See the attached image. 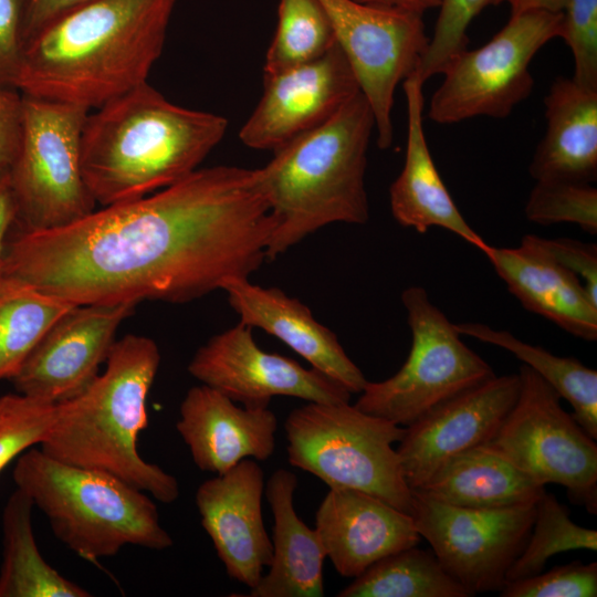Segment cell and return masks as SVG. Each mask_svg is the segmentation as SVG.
<instances>
[{"mask_svg": "<svg viewBox=\"0 0 597 597\" xmlns=\"http://www.w3.org/2000/svg\"><path fill=\"white\" fill-rule=\"evenodd\" d=\"M94 0H25L23 40L27 43L42 29L65 13Z\"/></svg>", "mask_w": 597, "mask_h": 597, "instance_id": "obj_41", "label": "cell"}, {"mask_svg": "<svg viewBox=\"0 0 597 597\" xmlns=\"http://www.w3.org/2000/svg\"><path fill=\"white\" fill-rule=\"evenodd\" d=\"M32 500L17 489L2 513L0 597H90L45 562L32 527Z\"/></svg>", "mask_w": 597, "mask_h": 597, "instance_id": "obj_27", "label": "cell"}, {"mask_svg": "<svg viewBox=\"0 0 597 597\" xmlns=\"http://www.w3.org/2000/svg\"><path fill=\"white\" fill-rule=\"evenodd\" d=\"M423 84L418 70L402 81L407 145L404 167L389 189L392 217L419 233L442 228L484 252L489 244L461 214L431 157L423 129Z\"/></svg>", "mask_w": 597, "mask_h": 597, "instance_id": "obj_22", "label": "cell"}, {"mask_svg": "<svg viewBox=\"0 0 597 597\" xmlns=\"http://www.w3.org/2000/svg\"><path fill=\"white\" fill-rule=\"evenodd\" d=\"M534 242L557 263L576 275L597 303V247L568 238L546 239L532 234Z\"/></svg>", "mask_w": 597, "mask_h": 597, "instance_id": "obj_39", "label": "cell"}, {"mask_svg": "<svg viewBox=\"0 0 597 597\" xmlns=\"http://www.w3.org/2000/svg\"><path fill=\"white\" fill-rule=\"evenodd\" d=\"M535 504L472 509L412 491L411 517L444 569L471 596L500 593L531 534Z\"/></svg>", "mask_w": 597, "mask_h": 597, "instance_id": "obj_13", "label": "cell"}, {"mask_svg": "<svg viewBox=\"0 0 597 597\" xmlns=\"http://www.w3.org/2000/svg\"><path fill=\"white\" fill-rule=\"evenodd\" d=\"M22 94L0 86V169L10 168L19 149Z\"/></svg>", "mask_w": 597, "mask_h": 597, "instance_id": "obj_40", "label": "cell"}, {"mask_svg": "<svg viewBox=\"0 0 597 597\" xmlns=\"http://www.w3.org/2000/svg\"><path fill=\"white\" fill-rule=\"evenodd\" d=\"M563 13L527 11L509 22L484 45L455 54L431 96L428 117L450 125L476 116L507 117L532 93L530 63L552 39L559 38Z\"/></svg>", "mask_w": 597, "mask_h": 597, "instance_id": "obj_10", "label": "cell"}, {"mask_svg": "<svg viewBox=\"0 0 597 597\" xmlns=\"http://www.w3.org/2000/svg\"><path fill=\"white\" fill-rule=\"evenodd\" d=\"M75 304L0 280V380L18 373L50 326Z\"/></svg>", "mask_w": 597, "mask_h": 597, "instance_id": "obj_30", "label": "cell"}, {"mask_svg": "<svg viewBox=\"0 0 597 597\" xmlns=\"http://www.w3.org/2000/svg\"><path fill=\"white\" fill-rule=\"evenodd\" d=\"M274 230L260 168H198L65 227L10 233L0 280L75 305L186 303L249 279Z\"/></svg>", "mask_w": 597, "mask_h": 597, "instance_id": "obj_1", "label": "cell"}, {"mask_svg": "<svg viewBox=\"0 0 597 597\" xmlns=\"http://www.w3.org/2000/svg\"><path fill=\"white\" fill-rule=\"evenodd\" d=\"M222 290L241 323L277 337L323 373L359 394L367 384L359 367L348 357L337 336L318 323L311 310L276 287H262L249 279H232Z\"/></svg>", "mask_w": 597, "mask_h": 597, "instance_id": "obj_21", "label": "cell"}, {"mask_svg": "<svg viewBox=\"0 0 597 597\" xmlns=\"http://www.w3.org/2000/svg\"><path fill=\"white\" fill-rule=\"evenodd\" d=\"M401 302L411 331L409 355L394 376L367 381L354 406L407 427L438 404L495 374L461 341L454 324L423 287H407Z\"/></svg>", "mask_w": 597, "mask_h": 597, "instance_id": "obj_9", "label": "cell"}, {"mask_svg": "<svg viewBox=\"0 0 597 597\" xmlns=\"http://www.w3.org/2000/svg\"><path fill=\"white\" fill-rule=\"evenodd\" d=\"M520 391L489 447L538 483H556L597 514V443L566 412L561 396L532 368L519 369Z\"/></svg>", "mask_w": 597, "mask_h": 597, "instance_id": "obj_11", "label": "cell"}, {"mask_svg": "<svg viewBox=\"0 0 597 597\" xmlns=\"http://www.w3.org/2000/svg\"><path fill=\"white\" fill-rule=\"evenodd\" d=\"M524 212L534 223H575L589 234H596L597 189L586 182L536 181Z\"/></svg>", "mask_w": 597, "mask_h": 597, "instance_id": "obj_33", "label": "cell"}, {"mask_svg": "<svg viewBox=\"0 0 597 597\" xmlns=\"http://www.w3.org/2000/svg\"><path fill=\"white\" fill-rule=\"evenodd\" d=\"M501 597H596L597 563L574 561L534 576L506 583Z\"/></svg>", "mask_w": 597, "mask_h": 597, "instance_id": "obj_37", "label": "cell"}, {"mask_svg": "<svg viewBox=\"0 0 597 597\" xmlns=\"http://www.w3.org/2000/svg\"><path fill=\"white\" fill-rule=\"evenodd\" d=\"M374 128L359 91L328 121L273 150L260 168L275 221L268 260L331 223L368 221L365 172Z\"/></svg>", "mask_w": 597, "mask_h": 597, "instance_id": "obj_5", "label": "cell"}, {"mask_svg": "<svg viewBox=\"0 0 597 597\" xmlns=\"http://www.w3.org/2000/svg\"><path fill=\"white\" fill-rule=\"evenodd\" d=\"M189 374L247 408H269L272 398L307 402H349L350 392L337 381L294 359L261 349L252 327L239 322L199 347Z\"/></svg>", "mask_w": 597, "mask_h": 597, "instance_id": "obj_14", "label": "cell"}, {"mask_svg": "<svg viewBox=\"0 0 597 597\" xmlns=\"http://www.w3.org/2000/svg\"><path fill=\"white\" fill-rule=\"evenodd\" d=\"M483 253L525 310L575 337L597 339V303L579 279L542 250L532 234L524 235L519 247L489 244Z\"/></svg>", "mask_w": 597, "mask_h": 597, "instance_id": "obj_23", "label": "cell"}, {"mask_svg": "<svg viewBox=\"0 0 597 597\" xmlns=\"http://www.w3.org/2000/svg\"><path fill=\"white\" fill-rule=\"evenodd\" d=\"M297 476L277 469L265 484L274 526L272 559L268 572L250 597H322L324 596L323 564L326 558L316 530L308 527L294 509Z\"/></svg>", "mask_w": 597, "mask_h": 597, "instance_id": "obj_25", "label": "cell"}, {"mask_svg": "<svg viewBox=\"0 0 597 597\" xmlns=\"http://www.w3.org/2000/svg\"><path fill=\"white\" fill-rule=\"evenodd\" d=\"M159 363L151 338L128 334L115 341L104 371L81 394L57 404L40 449L64 463L107 472L161 503L176 501L177 479L147 462L137 447L148 426L147 398Z\"/></svg>", "mask_w": 597, "mask_h": 597, "instance_id": "obj_4", "label": "cell"}, {"mask_svg": "<svg viewBox=\"0 0 597 597\" xmlns=\"http://www.w3.org/2000/svg\"><path fill=\"white\" fill-rule=\"evenodd\" d=\"M520 391L517 374L492 376L438 404L411 425L396 449L410 490L449 458L489 442Z\"/></svg>", "mask_w": 597, "mask_h": 597, "instance_id": "obj_17", "label": "cell"}, {"mask_svg": "<svg viewBox=\"0 0 597 597\" xmlns=\"http://www.w3.org/2000/svg\"><path fill=\"white\" fill-rule=\"evenodd\" d=\"M561 36L572 51L573 80L597 88V0H567Z\"/></svg>", "mask_w": 597, "mask_h": 597, "instance_id": "obj_36", "label": "cell"}, {"mask_svg": "<svg viewBox=\"0 0 597 597\" xmlns=\"http://www.w3.org/2000/svg\"><path fill=\"white\" fill-rule=\"evenodd\" d=\"M177 0H94L25 45L18 91L95 109L147 82Z\"/></svg>", "mask_w": 597, "mask_h": 597, "instance_id": "obj_2", "label": "cell"}, {"mask_svg": "<svg viewBox=\"0 0 597 597\" xmlns=\"http://www.w3.org/2000/svg\"><path fill=\"white\" fill-rule=\"evenodd\" d=\"M510 6L511 15L527 11L563 12L567 0H503Z\"/></svg>", "mask_w": 597, "mask_h": 597, "instance_id": "obj_44", "label": "cell"}, {"mask_svg": "<svg viewBox=\"0 0 597 597\" xmlns=\"http://www.w3.org/2000/svg\"><path fill=\"white\" fill-rule=\"evenodd\" d=\"M227 129L226 117L178 106L142 83L87 114L83 178L103 207L145 197L197 170Z\"/></svg>", "mask_w": 597, "mask_h": 597, "instance_id": "obj_3", "label": "cell"}, {"mask_svg": "<svg viewBox=\"0 0 597 597\" xmlns=\"http://www.w3.org/2000/svg\"><path fill=\"white\" fill-rule=\"evenodd\" d=\"M176 429L199 470L222 474L244 459L268 460L275 450L277 419L269 408L239 407L201 384L184 397Z\"/></svg>", "mask_w": 597, "mask_h": 597, "instance_id": "obj_20", "label": "cell"}, {"mask_svg": "<svg viewBox=\"0 0 597 597\" xmlns=\"http://www.w3.org/2000/svg\"><path fill=\"white\" fill-rule=\"evenodd\" d=\"M357 2L388 8L402 10L408 12H413L423 15V13L430 9L438 8L440 0H355Z\"/></svg>", "mask_w": 597, "mask_h": 597, "instance_id": "obj_43", "label": "cell"}, {"mask_svg": "<svg viewBox=\"0 0 597 597\" xmlns=\"http://www.w3.org/2000/svg\"><path fill=\"white\" fill-rule=\"evenodd\" d=\"M90 112L22 94L20 144L9 168L17 208L11 233L59 229L95 210L81 163L82 130Z\"/></svg>", "mask_w": 597, "mask_h": 597, "instance_id": "obj_8", "label": "cell"}, {"mask_svg": "<svg viewBox=\"0 0 597 597\" xmlns=\"http://www.w3.org/2000/svg\"><path fill=\"white\" fill-rule=\"evenodd\" d=\"M503 0H440L433 35L421 59L418 73L423 82L441 74L449 61L468 46V28L486 7Z\"/></svg>", "mask_w": 597, "mask_h": 597, "instance_id": "obj_35", "label": "cell"}, {"mask_svg": "<svg viewBox=\"0 0 597 597\" xmlns=\"http://www.w3.org/2000/svg\"><path fill=\"white\" fill-rule=\"evenodd\" d=\"M335 44L331 21L318 0H280L263 75L314 61Z\"/></svg>", "mask_w": 597, "mask_h": 597, "instance_id": "obj_31", "label": "cell"}, {"mask_svg": "<svg viewBox=\"0 0 597 597\" xmlns=\"http://www.w3.org/2000/svg\"><path fill=\"white\" fill-rule=\"evenodd\" d=\"M358 92L355 75L335 44L314 61L263 75L262 96L239 138L247 147L274 150L328 121Z\"/></svg>", "mask_w": 597, "mask_h": 597, "instance_id": "obj_16", "label": "cell"}, {"mask_svg": "<svg viewBox=\"0 0 597 597\" xmlns=\"http://www.w3.org/2000/svg\"><path fill=\"white\" fill-rule=\"evenodd\" d=\"M56 413L57 404L20 392L0 397V473L14 458L45 440Z\"/></svg>", "mask_w": 597, "mask_h": 597, "instance_id": "obj_34", "label": "cell"}, {"mask_svg": "<svg viewBox=\"0 0 597 597\" xmlns=\"http://www.w3.org/2000/svg\"><path fill=\"white\" fill-rule=\"evenodd\" d=\"M25 0H0V86L18 91L24 40Z\"/></svg>", "mask_w": 597, "mask_h": 597, "instance_id": "obj_38", "label": "cell"}, {"mask_svg": "<svg viewBox=\"0 0 597 597\" xmlns=\"http://www.w3.org/2000/svg\"><path fill=\"white\" fill-rule=\"evenodd\" d=\"M135 303L75 305L61 315L11 378L17 392L59 404L81 394L100 374L115 335Z\"/></svg>", "mask_w": 597, "mask_h": 597, "instance_id": "obj_15", "label": "cell"}, {"mask_svg": "<svg viewBox=\"0 0 597 597\" xmlns=\"http://www.w3.org/2000/svg\"><path fill=\"white\" fill-rule=\"evenodd\" d=\"M337 597H471L432 551L416 546L391 553L370 565Z\"/></svg>", "mask_w": 597, "mask_h": 597, "instance_id": "obj_29", "label": "cell"}, {"mask_svg": "<svg viewBox=\"0 0 597 597\" xmlns=\"http://www.w3.org/2000/svg\"><path fill=\"white\" fill-rule=\"evenodd\" d=\"M264 488L260 464L244 459L203 481L196 492L201 525L228 576L249 588L258 584L272 559V541L262 515Z\"/></svg>", "mask_w": 597, "mask_h": 597, "instance_id": "obj_18", "label": "cell"}, {"mask_svg": "<svg viewBox=\"0 0 597 597\" xmlns=\"http://www.w3.org/2000/svg\"><path fill=\"white\" fill-rule=\"evenodd\" d=\"M544 104L546 130L531 160V177L591 184L597 177V88L558 77Z\"/></svg>", "mask_w": 597, "mask_h": 597, "instance_id": "obj_24", "label": "cell"}, {"mask_svg": "<svg viewBox=\"0 0 597 597\" xmlns=\"http://www.w3.org/2000/svg\"><path fill=\"white\" fill-rule=\"evenodd\" d=\"M460 335L506 349L540 375L569 402L573 418L594 440L597 439V371L576 358L559 357L545 348L525 343L507 331L481 323L454 324Z\"/></svg>", "mask_w": 597, "mask_h": 597, "instance_id": "obj_28", "label": "cell"}, {"mask_svg": "<svg viewBox=\"0 0 597 597\" xmlns=\"http://www.w3.org/2000/svg\"><path fill=\"white\" fill-rule=\"evenodd\" d=\"M360 93L368 102L377 145L392 143L391 111L397 85L417 71L429 43L422 15L355 0H318Z\"/></svg>", "mask_w": 597, "mask_h": 597, "instance_id": "obj_12", "label": "cell"}, {"mask_svg": "<svg viewBox=\"0 0 597 597\" xmlns=\"http://www.w3.org/2000/svg\"><path fill=\"white\" fill-rule=\"evenodd\" d=\"M315 530L336 572L349 578L421 540L411 515L354 489H329L316 511Z\"/></svg>", "mask_w": 597, "mask_h": 597, "instance_id": "obj_19", "label": "cell"}, {"mask_svg": "<svg viewBox=\"0 0 597 597\" xmlns=\"http://www.w3.org/2000/svg\"><path fill=\"white\" fill-rule=\"evenodd\" d=\"M545 490L483 443L449 458L412 491L455 506L501 509L536 503Z\"/></svg>", "mask_w": 597, "mask_h": 597, "instance_id": "obj_26", "label": "cell"}, {"mask_svg": "<svg viewBox=\"0 0 597 597\" xmlns=\"http://www.w3.org/2000/svg\"><path fill=\"white\" fill-rule=\"evenodd\" d=\"M15 200L10 182L9 168L0 169V279L9 235L15 220Z\"/></svg>", "mask_w": 597, "mask_h": 597, "instance_id": "obj_42", "label": "cell"}, {"mask_svg": "<svg viewBox=\"0 0 597 597\" xmlns=\"http://www.w3.org/2000/svg\"><path fill=\"white\" fill-rule=\"evenodd\" d=\"M12 478L55 537L84 559L115 556L126 545L164 551L174 544L149 494L107 472L30 448L19 455Z\"/></svg>", "mask_w": 597, "mask_h": 597, "instance_id": "obj_6", "label": "cell"}, {"mask_svg": "<svg viewBox=\"0 0 597 597\" xmlns=\"http://www.w3.org/2000/svg\"><path fill=\"white\" fill-rule=\"evenodd\" d=\"M574 549L597 551V531L573 522L569 509L545 490L535 504L531 534L511 565L506 583L540 574L552 556Z\"/></svg>", "mask_w": 597, "mask_h": 597, "instance_id": "obj_32", "label": "cell"}, {"mask_svg": "<svg viewBox=\"0 0 597 597\" xmlns=\"http://www.w3.org/2000/svg\"><path fill=\"white\" fill-rule=\"evenodd\" d=\"M292 467L310 472L329 489H354L410 515L407 485L395 442L405 428L368 415L349 402H307L284 422Z\"/></svg>", "mask_w": 597, "mask_h": 597, "instance_id": "obj_7", "label": "cell"}]
</instances>
